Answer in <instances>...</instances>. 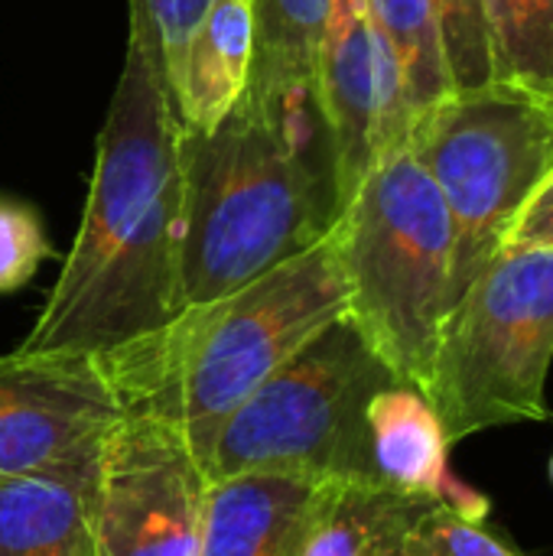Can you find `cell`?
<instances>
[{"instance_id":"obj_16","label":"cell","mask_w":553,"mask_h":556,"mask_svg":"<svg viewBox=\"0 0 553 556\" xmlns=\"http://www.w3.org/2000/svg\"><path fill=\"white\" fill-rule=\"evenodd\" d=\"M368 20L398 62L404 101L417 127L437 104L453 94L443 39L430 0H365Z\"/></svg>"},{"instance_id":"obj_11","label":"cell","mask_w":553,"mask_h":556,"mask_svg":"<svg viewBox=\"0 0 553 556\" xmlns=\"http://www.w3.org/2000/svg\"><path fill=\"white\" fill-rule=\"evenodd\" d=\"M254 55L251 0H212L169 72V98L186 134L218 127L238 104Z\"/></svg>"},{"instance_id":"obj_21","label":"cell","mask_w":553,"mask_h":556,"mask_svg":"<svg viewBox=\"0 0 553 556\" xmlns=\"http://www.w3.org/2000/svg\"><path fill=\"white\" fill-rule=\"evenodd\" d=\"M55 251L39 215L16 199H0V293L26 287Z\"/></svg>"},{"instance_id":"obj_2","label":"cell","mask_w":553,"mask_h":556,"mask_svg":"<svg viewBox=\"0 0 553 556\" xmlns=\"http://www.w3.org/2000/svg\"><path fill=\"white\" fill-rule=\"evenodd\" d=\"M349 313L336 235L241 290L176 313L163 329L98 358L124 410L173 420L209 459L222 424L310 339Z\"/></svg>"},{"instance_id":"obj_23","label":"cell","mask_w":553,"mask_h":556,"mask_svg":"<svg viewBox=\"0 0 553 556\" xmlns=\"http://www.w3.org/2000/svg\"><path fill=\"white\" fill-rule=\"evenodd\" d=\"M528 248H553V169L521 205L518 218L512 222L502 241V251H528Z\"/></svg>"},{"instance_id":"obj_9","label":"cell","mask_w":553,"mask_h":556,"mask_svg":"<svg viewBox=\"0 0 553 556\" xmlns=\"http://www.w3.org/2000/svg\"><path fill=\"white\" fill-rule=\"evenodd\" d=\"M121 414L98 358L23 349L0 355V482L91 479Z\"/></svg>"},{"instance_id":"obj_4","label":"cell","mask_w":553,"mask_h":556,"mask_svg":"<svg viewBox=\"0 0 553 556\" xmlns=\"http://www.w3.org/2000/svg\"><path fill=\"white\" fill-rule=\"evenodd\" d=\"M332 228L261 111L183 130V309L222 300Z\"/></svg>"},{"instance_id":"obj_6","label":"cell","mask_w":553,"mask_h":556,"mask_svg":"<svg viewBox=\"0 0 553 556\" xmlns=\"http://www.w3.org/2000/svg\"><path fill=\"white\" fill-rule=\"evenodd\" d=\"M553 248L502 251L469 283L437 342L424 397L450 443L551 420Z\"/></svg>"},{"instance_id":"obj_12","label":"cell","mask_w":553,"mask_h":556,"mask_svg":"<svg viewBox=\"0 0 553 556\" xmlns=\"http://www.w3.org/2000/svg\"><path fill=\"white\" fill-rule=\"evenodd\" d=\"M430 505L375 482H316L293 556H407Z\"/></svg>"},{"instance_id":"obj_8","label":"cell","mask_w":553,"mask_h":556,"mask_svg":"<svg viewBox=\"0 0 553 556\" xmlns=\"http://www.w3.org/2000/svg\"><path fill=\"white\" fill-rule=\"evenodd\" d=\"M212 479L189 437L150 410H124L88 482L95 556H199Z\"/></svg>"},{"instance_id":"obj_7","label":"cell","mask_w":553,"mask_h":556,"mask_svg":"<svg viewBox=\"0 0 553 556\" xmlns=\"http://www.w3.org/2000/svg\"><path fill=\"white\" fill-rule=\"evenodd\" d=\"M407 147L447 202L460 303L553 169V104L502 85L450 94L417 121Z\"/></svg>"},{"instance_id":"obj_24","label":"cell","mask_w":553,"mask_h":556,"mask_svg":"<svg viewBox=\"0 0 553 556\" xmlns=\"http://www.w3.org/2000/svg\"><path fill=\"white\" fill-rule=\"evenodd\" d=\"M437 505H443L453 515H460L466 521H476V525H486L489 508H492V502L482 492H476L473 485H466L460 476H450V482H447V489H443V495H440Z\"/></svg>"},{"instance_id":"obj_3","label":"cell","mask_w":553,"mask_h":556,"mask_svg":"<svg viewBox=\"0 0 553 556\" xmlns=\"http://www.w3.org/2000/svg\"><path fill=\"white\" fill-rule=\"evenodd\" d=\"M349 319L394 371L424 391L453 290V222L411 147L378 160L336 228Z\"/></svg>"},{"instance_id":"obj_22","label":"cell","mask_w":553,"mask_h":556,"mask_svg":"<svg viewBox=\"0 0 553 556\" xmlns=\"http://www.w3.org/2000/svg\"><path fill=\"white\" fill-rule=\"evenodd\" d=\"M209 3L212 0H130V33L153 49L166 81Z\"/></svg>"},{"instance_id":"obj_1","label":"cell","mask_w":553,"mask_h":556,"mask_svg":"<svg viewBox=\"0 0 553 556\" xmlns=\"http://www.w3.org/2000/svg\"><path fill=\"white\" fill-rule=\"evenodd\" d=\"M183 313V127L153 49L127 33L81 225L23 352L101 358Z\"/></svg>"},{"instance_id":"obj_20","label":"cell","mask_w":553,"mask_h":556,"mask_svg":"<svg viewBox=\"0 0 553 556\" xmlns=\"http://www.w3.org/2000/svg\"><path fill=\"white\" fill-rule=\"evenodd\" d=\"M407 556H518V551L486 525L430 505L407 538Z\"/></svg>"},{"instance_id":"obj_14","label":"cell","mask_w":553,"mask_h":556,"mask_svg":"<svg viewBox=\"0 0 553 556\" xmlns=\"http://www.w3.org/2000/svg\"><path fill=\"white\" fill-rule=\"evenodd\" d=\"M316 482L235 476L212 482L199 556H293Z\"/></svg>"},{"instance_id":"obj_15","label":"cell","mask_w":553,"mask_h":556,"mask_svg":"<svg viewBox=\"0 0 553 556\" xmlns=\"http://www.w3.org/2000/svg\"><path fill=\"white\" fill-rule=\"evenodd\" d=\"M88 482L65 476L0 482V556H95Z\"/></svg>"},{"instance_id":"obj_18","label":"cell","mask_w":553,"mask_h":556,"mask_svg":"<svg viewBox=\"0 0 553 556\" xmlns=\"http://www.w3.org/2000/svg\"><path fill=\"white\" fill-rule=\"evenodd\" d=\"M492 85L553 104V0H486Z\"/></svg>"},{"instance_id":"obj_13","label":"cell","mask_w":553,"mask_h":556,"mask_svg":"<svg viewBox=\"0 0 553 556\" xmlns=\"http://www.w3.org/2000/svg\"><path fill=\"white\" fill-rule=\"evenodd\" d=\"M368 456L378 485L440 502L450 469V437L420 388L394 381L368 401Z\"/></svg>"},{"instance_id":"obj_10","label":"cell","mask_w":553,"mask_h":556,"mask_svg":"<svg viewBox=\"0 0 553 556\" xmlns=\"http://www.w3.org/2000/svg\"><path fill=\"white\" fill-rule=\"evenodd\" d=\"M316 85L339 156L342 208L378 163L375 153V42L365 0H329Z\"/></svg>"},{"instance_id":"obj_17","label":"cell","mask_w":553,"mask_h":556,"mask_svg":"<svg viewBox=\"0 0 553 556\" xmlns=\"http://www.w3.org/2000/svg\"><path fill=\"white\" fill-rule=\"evenodd\" d=\"M251 13L254 55L241 94H261L284 81L316 78L329 0H251Z\"/></svg>"},{"instance_id":"obj_25","label":"cell","mask_w":553,"mask_h":556,"mask_svg":"<svg viewBox=\"0 0 553 556\" xmlns=\"http://www.w3.org/2000/svg\"><path fill=\"white\" fill-rule=\"evenodd\" d=\"M548 476H551V482H553V456H551V466H548Z\"/></svg>"},{"instance_id":"obj_5","label":"cell","mask_w":553,"mask_h":556,"mask_svg":"<svg viewBox=\"0 0 553 556\" xmlns=\"http://www.w3.org/2000/svg\"><path fill=\"white\" fill-rule=\"evenodd\" d=\"M394 381L349 316L329 323L222 424L205 459L209 479L293 476L378 485L365 414Z\"/></svg>"},{"instance_id":"obj_19","label":"cell","mask_w":553,"mask_h":556,"mask_svg":"<svg viewBox=\"0 0 553 556\" xmlns=\"http://www.w3.org/2000/svg\"><path fill=\"white\" fill-rule=\"evenodd\" d=\"M453 94L492 85V52L486 26V0H430Z\"/></svg>"}]
</instances>
